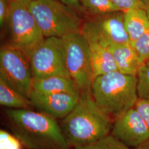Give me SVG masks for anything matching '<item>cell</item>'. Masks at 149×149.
<instances>
[{
	"label": "cell",
	"mask_w": 149,
	"mask_h": 149,
	"mask_svg": "<svg viewBox=\"0 0 149 149\" xmlns=\"http://www.w3.org/2000/svg\"><path fill=\"white\" fill-rule=\"evenodd\" d=\"M1 149H21V143L14 135L1 130Z\"/></svg>",
	"instance_id": "cell-21"
},
{
	"label": "cell",
	"mask_w": 149,
	"mask_h": 149,
	"mask_svg": "<svg viewBox=\"0 0 149 149\" xmlns=\"http://www.w3.org/2000/svg\"><path fill=\"white\" fill-rule=\"evenodd\" d=\"M135 108L143 118L149 130V99H139Z\"/></svg>",
	"instance_id": "cell-23"
},
{
	"label": "cell",
	"mask_w": 149,
	"mask_h": 149,
	"mask_svg": "<svg viewBox=\"0 0 149 149\" xmlns=\"http://www.w3.org/2000/svg\"><path fill=\"white\" fill-rule=\"evenodd\" d=\"M80 33L87 43H97L107 47L130 43L123 11L92 16L83 22Z\"/></svg>",
	"instance_id": "cell-7"
},
{
	"label": "cell",
	"mask_w": 149,
	"mask_h": 149,
	"mask_svg": "<svg viewBox=\"0 0 149 149\" xmlns=\"http://www.w3.org/2000/svg\"><path fill=\"white\" fill-rule=\"evenodd\" d=\"M29 61L33 78L43 79L53 76L70 77L65 64L62 38H45L33 52Z\"/></svg>",
	"instance_id": "cell-9"
},
{
	"label": "cell",
	"mask_w": 149,
	"mask_h": 149,
	"mask_svg": "<svg viewBox=\"0 0 149 149\" xmlns=\"http://www.w3.org/2000/svg\"><path fill=\"white\" fill-rule=\"evenodd\" d=\"M88 44L94 79L99 76L118 71L114 58L108 47L97 43Z\"/></svg>",
	"instance_id": "cell-14"
},
{
	"label": "cell",
	"mask_w": 149,
	"mask_h": 149,
	"mask_svg": "<svg viewBox=\"0 0 149 149\" xmlns=\"http://www.w3.org/2000/svg\"><path fill=\"white\" fill-rule=\"evenodd\" d=\"M81 8L93 16L121 11L111 0H80Z\"/></svg>",
	"instance_id": "cell-17"
},
{
	"label": "cell",
	"mask_w": 149,
	"mask_h": 149,
	"mask_svg": "<svg viewBox=\"0 0 149 149\" xmlns=\"http://www.w3.org/2000/svg\"><path fill=\"white\" fill-rule=\"evenodd\" d=\"M137 76L112 72L96 77L90 92L96 104L113 121L138 101Z\"/></svg>",
	"instance_id": "cell-3"
},
{
	"label": "cell",
	"mask_w": 149,
	"mask_h": 149,
	"mask_svg": "<svg viewBox=\"0 0 149 149\" xmlns=\"http://www.w3.org/2000/svg\"><path fill=\"white\" fill-rule=\"evenodd\" d=\"M80 95L68 93H40L32 91L29 100L38 111L55 119H63L74 109Z\"/></svg>",
	"instance_id": "cell-11"
},
{
	"label": "cell",
	"mask_w": 149,
	"mask_h": 149,
	"mask_svg": "<svg viewBox=\"0 0 149 149\" xmlns=\"http://www.w3.org/2000/svg\"><path fill=\"white\" fill-rule=\"evenodd\" d=\"M124 26L130 43L140 37L149 28V18L145 9L138 8L124 12Z\"/></svg>",
	"instance_id": "cell-15"
},
{
	"label": "cell",
	"mask_w": 149,
	"mask_h": 149,
	"mask_svg": "<svg viewBox=\"0 0 149 149\" xmlns=\"http://www.w3.org/2000/svg\"><path fill=\"white\" fill-rule=\"evenodd\" d=\"M66 69L81 92L90 91L94 80L89 45L80 32L62 37Z\"/></svg>",
	"instance_id": "cell-6"
},
{
	"label": "cell",
	"mask_w": 149,
	"mask_h": 149,
	"mask_svg": "<svg viewBox=\"0 0 149 149\" xmlns=\"http://www.w3.org/2000/svg\"><path fill=\"white\" fill-rule=\"evenodd\" d=\"M134 149H149V140Z\"/></svg>",
	"instance_id": "cell-28"
},
{
	"label": "cell",
	"mask_w": 149,
	"mask_h": 149,
	"mask_svg": "<svg viewBox=\"0 0 149 149\" xmlns=\"http://www.w3.org/2000/svg\"><path fill=\"white\" fill-rule=\"evenodd\" d=\"M0 78L29 99L33 76L29 59L20 50L8 45L0 50Z\"/></svg>",
	"instance_id": "cell-8"
},
{
	"label": "cell",
	"mask_w": 149,
	"mask_h": 149,
	"mask_svg": "<svg viewBox=\"0 0 149 149\" xmlns=\"http://www.w3.org/2000/svg\"><path fill=\"white\" fill-rule=\"evenodd\" d=\"M74 149H132L111 134L91 144L74 147Z\"/></svg>",
	"instance_id": "cell-18"
},
{
	"label": "cell",
	"mask_w": 149,
	"mask_h": 149,
	"mask_svg": "<svg viewBox=\"0 0 149 149\" xmlns=\"http://www.w3.org/2000/svg\"><path fill=\"white\" fill-rule=\"evenodd\" d=\"M0 104L8 109H31L29 99L8 85L0 78Z\"/></svg>",
	"instance_id": "cell-16"
},
{
	"label": "cell",
	"mask_w": 149,
	"mask_h": 149,
	"mask_svg": "<svg viewBox=\"0 0 149 149\" xmlns=\"http://www.w3.org/2000/svg\"><path fill=\"white\" fill-rule=\"evenodd\" d=\"M139 99H149V59L141 66L137 75Z\"/></svg>",
	"instance_id": "cell-19"
},
{
	"label": "cell",
	"mask_w": 149,
	"mask_h": 149,
	"mask_svg": "<svg viewBox=\"0 0 149 149\" xmlns=\"http://www.w3.org/2000/svg\"><path fill=\"white\" fill-rule=\"evenodd\" d=\"M111 134L130 148L149 140V129L135 107L113 121Z\"/></svg>",
	"instance_id": "cell-10"
},
{
	"label": "cell",
	"mask_w": 149,
	"mask_h": 149,
	"mask_svg": "<svg viewBox=\"0 0 149 149\" xmlns=\"http://www.w3.org/2000/svg\"><path fill=\"white\" fill-rule=\"evenodd\" d=\"M28 8L45 38L80 32L83 22L75 9L59 0H38Z\"/></svg>",
	"instance_id": "cell-4"
},
{
	"label": "cell",
	"mask_w": 149,
	"mask_h": 149,
	"mask_svg": "<svg viewBox=\"0 0 149 149\" xmlns=\"http://www.w3.org/2000/svg\"><path fill=\"white\" fill-rule=\"evenodd\" d=\"M33 91L40 93H68L80 95L81 92L70 77L53 76L43 79L33 78Z\"/></svg>",
	"instance_id": "cell-13"
},
{
	"label": "cell",
	"mask_w": 149,
	"mask_h": 149,
	"mask_svg": "<svg viewBox=\"0 0 149 149\" xmlns=\"http://www.w3.org/2000/svg\"><path fill=\"white\" fill-rule=\"evenodd\" d=\"M66 5L70 6L76 10L82 9L80 5V0H59Z\"/></svg>",
	"instance_id": "cell-25"
},
{
	"label": "cell",
	"mask_w": 149,
	"mask_h": 149,
	"mask_svg": "<svg viewBox=\"0 0 149 149\" xmlns=\"http://www.w3.org/2000/svg\"><path fill=\"white\" fill-rule=\"evenodd\" d=\"M9 46L16 48L28 59L45 38L27 6L10 1L5 27Z\"/></svg>",
	"instance_id": "cell-5"
},
{
	"label": "cell",
	"mask_w": 149,
	"mask_h": 149,
	"mask_svg": "<svg viewBox=\"0 0 149 149\" xmlns=\"http://www.w3.org/2000/svg\"><path fill=\"white\" fill-rule=\"evenodd\" d=\"M112 3L123 12L134 8H143L144 5L141 0H111Z\"/></svg>",
	"instance_id": "cell-22"
},
{
	"label": "cell",
	"mask_w": 149,
	"mask_h": 149,
	"mask_svg": "<svg viewBox=\"0 0 149 149\" xmlns=\"http://www.w3.org/2000/svg\"><path fill=\"white\" fill-rule=\"evenodd\" d=\"M144 63L149 59V28L137 40L130 43Z\"/></svg>",
	"instance_id": "cell-20"
},
{
	"label": "cell",
	"mask_w": 149,
	"mask_h": 149,
	"mask_svg": "<svg viewBox=\"0 0 149 149\" xmlns=\"http://www.w3.org/2000/svg\"><path fill=\"white\" fill-rule=\"evenodd\" d=\"M108 48L114 58L118 71L124 74L137 76L144 63L130 43L113 44Z\"/></svg>",
	"instance_id": "cell-12"
},
{
	"label": "cell",
	"mask_w": 149,
	"mask_h": 149,
	"mask_svg": "<svg viewBox=\"0 0 149 149\" xmlns=\"http://www.w3.org/2000/svg\"><path fill=\"white\" fill-rule=\"evenodd\" d=\"M10 0H0V27H5L10 9Z\"/></svg>",
	"instance_id": "cell-24"
},
{
	"label": "cell",
	"mask_w": 149,
	"mask_h": 149,
	"mask_svg": "<svg viewBox=\"0 0 149 149\" xmlns=\"http://www.w3.org/2000/svg\"><path fill=\"white\" fill-rule=\"evenodd\" d=\"M113 120L96 104L90 91L82 92L74 109L62 120L60 127L70 146L96 142L110 134Z\"/></svg>",
	"instance_id": "cell-2"
},
{
	"label": "cell",
	"mask_w": 149,
	"mask_h": 149,
	"mask_svg": "<svg viewBox=\"0 0 149 149\" xmlns=\"http://www.w3.org/2000/svg\"><path fill=\"white\" fill-rule=\"evenodd\" d=\"M10 1L16 2L21 3V4H22L23 5L26 6L28 7L30 3H31L33 2L38 1V0H10Z\"/></svg>",
	"instance_id": "cell-26"
},
{
	"label": "cell",
	"mask_w": 149,
	"mask_h": 149,
	"mask_svg": "<svg viewBox=\"0 0 149 149\" xmlns=\"http://www.w3.org/2000/svg\"><path fill=\"white\" fill-rule=\"evenodd\" d=\"M145 10L149 18V0H141Z\"/></svg>",
	"instance_id": "cell-27"
},
{
	"label": "cell",
	"mask_w": 149,
	"mask_h": 149,
	"mask_svg": "<svg viewBox=\"0 0 149 149\" xmlns=\"http://www.w3.org/2000/svg\"><path fill=\"white\" fill-rule=\"evenodd\" d=\"M5 114L13 135L27 149H69L56 119L31 109H8Z\"/></svg>",
	"instance_id": "cell-1"
}]
</instances>
